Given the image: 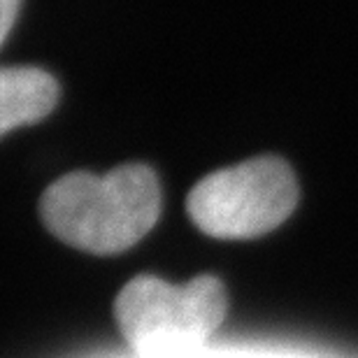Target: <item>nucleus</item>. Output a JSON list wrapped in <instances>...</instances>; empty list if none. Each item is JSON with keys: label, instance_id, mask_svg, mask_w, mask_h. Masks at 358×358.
<instances>
[{"label": "nucleus", "instance_id": "f257e3e1", "mask_svg": "<svg viewBox=\"0 0 358 358\" xmlns=\"http://www.w3.org/2000/svg\"><path fill=\"white\" fill-rule=\"evenodd\" d=\"M40 217L49 233L75 249L98 256L126 252L161 217L159 177L142 163L107 175H63L42 193Z\"/></svg>", "mask_w": 358, "mask_h": 358}, {"label": "nucleus", "instance_id": "f03ea898", "mask_svg": "<svg viewBox=\"0 0 358 358\" xmlns=\"http://www.w3.org/2000/svg\"><path fill=\"white\" fill-rule=\"evenodd\" d=\"M226 314L228 291L212 275H200L182 286L154 275H138L114 300L119 331L138 354L210 340Z\"/></svg>", "mask_w": 358, "mask_h": 358}, {"label": "nucleus", "instance_id": "7ed1b4c3", "mask_svg": "<svg viewBox=\"0 0 358 358\" xmlns=\"http://www.w3.org/2000/svg\"><path fill=\"white\" fill-rule=\"evenodd\" d=\"M296 205V175L277 156H259L217 170L200 179L186 198L193 224L219 240L266 235L282 226Z\"/></svg>", "mask_w": 358, "mask_h": 358}, {"label": "nucleus", "instance_id": "20e7f679", "mask_svg": "<svg viewBox=\"0 0 358 358\" xmlns=\"http://www.w3.org/2000/svg\"><path fill=\"white\" fill-rule=\"evenodd\" d=\"M61 89L47 70L33 66L0 68V138L19 126L38 124L52 114Z\"/></svg>", "mask_w": 358, "mask_h": 358}, {"label": "nucleus", "instance_id": "39448f33", "mask_svg": "<svg viewBox=\"0 0 358 358\" xmlns=\"http://www.w3.org/2000/svg\"><path fill=\"white\" fill-rule=\"evenodd\" d=\"M19 7H21V0H0V47H3V42L7 40V35L12 31L14 21H17Z\"/></svg>", "mask_w": 358, "mask_h": 358}]
</instances>
